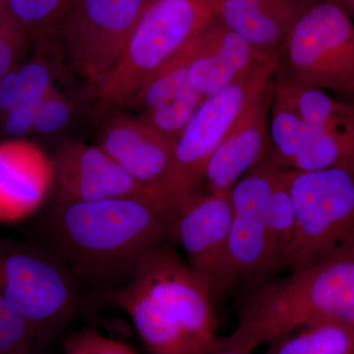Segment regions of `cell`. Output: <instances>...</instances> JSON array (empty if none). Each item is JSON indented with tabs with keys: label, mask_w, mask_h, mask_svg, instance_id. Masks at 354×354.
<instances>
[{
	"label": "cell",
	"mask_w": 354,
	"mask_h": 354,
	"mask_svg": "<svg viewBox=\"0 0 354 354\" xmlns=\"http://www.w3.org/2000/svg\"><path fill=\"white\" fill-rule=\"evenodd\" d=\"M167 223L153 198H113L53 204L43 232L79 283L102 297L127 283L142 258L167 241Z\"/></svg>",
	"instance_id": "1"
},
{
	"label": "cell",
	"mask_w": 354,
	"mask_h": 354,
	"mask_svg": "<svg viewBox=\"0 0 354 354\" xmlns=\"http://www.w3.org/2000/svg\"><path fill=\"white\" fill-rule=\"evenodd\" d=\"M213 291L169 241L142 258L127 283L102 299L127 314L150 354H212Z\"/></svg>",
	"instance_id": "2"
},
{
	"label": "cell",
	"mask_w": 354,
	"mask_h": 354,
	"mask_svg": "<svg viewBox=\"0 0 354 354\" xmlns=\"http://www.w3.org/2000/svg\"><path fill=\"white\" fill-rule=\"evenodd\" d=\"M316 323L354 328V249L258 283L247 295L234 330L223 339L254 351Z\"/></svg>",
	"instance_id": "3"
},
{
	"label": "cell",
	"mask_w": 354,
	"mask_h": 354,
	"mask_svg": "<svg viewBox=\"0 0 354 354\" xmlns=\"http://www.w3.org/2000/svg\"><path fill=\"white\" fill-rule=\"evenodd\" d=\"M75 277L44 244L0 237V297L29 326L39 344L62 337L81 305Z\"/></svg>",
	"instance_id": "4"
},
{
	"label": "cell",
	"mask_w": 354,
	"mask_h": 354,
	"mask_svg": "<svg viewBox=\"0 0 354 354\" xmlns=\"http://www.w3.org/2000/svg\"><path fill=\"white\" fill-rule=\"evenodd\" d=\"M279 57L270 58L220 92L206 97L174 144L171 162L153 191V201L171 216L204 191L205 172L223 137L254 93L274 78Z\"/></svg>",
	"instance_id": "5"
},
{
	"label": "cell",
	"mask_w": 354,
	"mask_h": 354,
	"mask_svg": "<svg viewBox=\"0 0 354 354\" xmlns=\"http://www.w3.org/2000/svg\"><path fill=\"white\" fill-rule=\"evenodd\" d=\"M297 215L295 239L281 271L354 249V169H283Z\"/></svg>",
	"instance_id": "6"
},
{
	"label": "cell",
	"mask_w": 354,
	"mask_h": 354,
	"mask_svg": "<svg viewBox=\"0 0 354 354\" xmlns=\"http://www.w3.org/2000/svg\"><path fill=\"white\" fill-rule=\"evenodd\" d=\"M209 0H153L133 30L115 64L95 86L111 106H128L140 86L179 53L215 17Z\"/></svg>",
	"instance_id": "7"
},
{
	"label": "cell",
	"mask_w": 354,
	"mask_h": 354,
	"mask_svg": "<svg viewBox=\"0 0 354 354\" xmlns=\"http://www.w3.org/2000/svg\"><path fill=\"white\" fill-rule=\"evenodd\" d=\"M297 85L354 99V21L330 0H313L286 38L277 70Z\"/></svg>",
	"instance_id": "8"
},
{
	"label": "cell",
	"mask_w": 354,
	"mask_h": 354,
	"mask_svg": "<svg viewBox=\"0 0 354 354\" xmlns=\"http://www.w3.org/2000/svg\"><path fill=\"white\" fill-rule=\"evenodd\" d=\"M149 0H72L60 28L67 62L95 87L115 64Z\"/></svg>",
	"instance_id": "9"
},
{
	"label": "cell",
	"mask_w": 354,
	"mask_h": 354,
	"mask_svg": "<svg viewBox=\"0 0 354 354\" xmlns=\"http://www.w3.org/2000/svg\"><path fill=\"white\" fill-rule=\"evenodd\" d=\"M232 223L228 195L203 192L183 203L167 223V241L179 246L186 262L213 293L234 283L227 260Z\"/></svg>",
	"instance_id": "10"
},
{
	"label": "cell",
	"mask_w": 354,
	"mask_h": 354,
	"mask_svg": "<svg viewBox=\"0 0 354 354\" xmlns=\"http://www.w3.org/2000/svg\"><path fill=\"white\" fill-rule=\"evenodd\" d=\"M278 167L265 160L241 177L228 193L232 223L227 244L230 277L265 281L272 274L269 208Z\"/></svg>",
	"instance_id": "11"
},
{
	"label": "cell",
	"mask_w": 354,
	"mask_h": 354,
	"mask_svg": "<svg viewBox=\"0 0 354 354\" xmlns=\"http://www.w3.org/2000/svg\"><path fill=\"white\" fill-rule=\"evenodd\" d=\"M55 204L94 202L113 198L149 196L140 185L99 145L70 142L53 158Z\"/></svg>",
	"instance_id": "12"
},
{
	"label": "cell",
	"mask_w": 354,
	"mask_h": 354,
	"mask_svg": "<svg viewBox=\"0 0 354 354\" xmlns=\"http://www.w3.org/2000/svg\"><path fill=\"white\" fill-rule=\"evenodd\" d=\"M274 78L254 93L209 160L205 172L206 192L228 195L242 176L269 160V113Z\"/></svg>",
	"instance_id": "13"
},
{
	"label": "cell",
	"mask_w": 354,
	"mask_h": 354,
	"mask_svg": "<svg viewBox=\"0 0 354 354\" xmlns=\"http://www.w3.org/2000/svg\"><path fill=\"white\" fill-rule=\"evenodd\" d=\"M186 48L188 77L204 97L216 94L270 58L279 55L258 50L216 16Z\"/></svg>",
	"instance_id": "14"
},
{
	"label": "cell",
	"mask_w": 354,
	"mask_h": 354,
	"mask_svg": "<svg viewBox=\"0 0 354 354\" xmlns=\"http://www.w3.org/2000/svg\"><path fill=\"white\" fill-rule=\"evenodd\" d=\"M53 158L25 140L0 143V223H16L41 209L53 191Z\"/></svg>",
	"instance_id": "15"
},
{
	"label": "cell",
	"mask_w": 354,
	"mask_h": 354,
	"mask_svg": "<svg viewBox=\"0 0 354 354\" xmlns=\"http://www.w3.org/2000/svg\"><path fill=\"white\" fill-rule=\"evenodd\" d=\"M186 46L144 81L128 104L174 142L206 99L190 82Z\"/></svg>",
	"instance_id": "16"
},
{
	"label": "cell",
	"mask_w": 354,
	"mask_h": 354,
	"mask_svg": "<svg viewBox=\"0 0 354 354\" xmlns=\"http://www.w3.org/2000/svg\"><path fill=\"white\" fill-rule=\"evenodd\" d=\"M176 142L139 116H116L102 130L99 146L140 185L153 191L171 162Z\"/></svg>",
	"instance_id": "17"
},
{
	"label": "cell",
	"mask_w": 354,
	"mask_h": 354,
	"mask_svg": "<svg viewBox=\"0 0 354 354\" xmlns=\"http://www.w3.org/2000/svg\"><path fill=\"white\" fill-rule=\"evenodd\" d=\"M216 17L258 50L281 55L290 30L313 0H209Z\"/></svg>",
	"instance_id": "18"
},
{
	"label": "cell",
	"mask_w": 354,
	"mask_h": 354,
	"mask_svg": "<svg viewBox=\"0 0 354 354\" xmlns=\"http://www.w3.org/2000/svg\"><path fill=\"white\" fill-rule=\"evenodd\" d=\"M295 106L306 127L314 128L339 138L354 141V104L337 100L319 88L305 87L288 80L277 72L274 75Z\"/></svg>",
	"instance_id": "19"
},
{
	"label": "cell",
	"mask_w": 354,
	"mask_h": 354,
	"mask_svg": "<svg viewBox=\"0 0 354 354\" xmlns=\"http://www.w3.org/2000/svg\"><path fill=\"white\" fill-rule=\"evenodd\" d=\"M72 0H6L1 12L28 44L57 43Z\"/></svg>",
	"instance_id": "20"
},
{
	"label": "cell",
	"mask_w": 354,
	"mask_h": 354,
	"mask_svg": "<svg viewBox=\"0 0 354 354\" xmlns=\"http://www.w3.org/2000/svg\"><path fill=\"white\" fill-rule=\"evenodd\" d=\"M306 125L295 102L274 78L269 113L270 162L290 169L304 144Z\"/></svg>",
	"instance_id": "21"
},
{
	"label": "cell",
	"mask_w": 354,
	"mask_h": 354,
	"mask_svg": "<svg viewBox=\"0 0 354 354\" xmlns=\"http://www.w3.org/2000/svg\"><path fill=\"white\" fill-rule=\"evenodd\" d=\"M263 354H354V328L310 324L272 339Z\"/></svg>",
	"instance_id": "22"
},
{
	"label": "cell",
	"mask_w": 354,
	"mask_h": 354,
	"mask_svg": "<svg viewBox=\"0 0 354 354\" xmlns=\"http://www.w3.org/2000/svg\"><path fill=\"white\" fill-rule=\"evenodd\" d=\"M297 228L295 205L283 169H277L269 208V245L272 272L281 271Z\"/></svg>",
	"instance_id": "23"
},
{
	"label": "cell",
	"mask_w": 354,
	"mask_h": 354,
	"mask_svg": "<svg viewBox=\"0 0 354 354\" xmlns=\"http://www.w3.org/2000/svg\"><path fill=\"white\" fill-rule=\"evenodd\" d=\"M39 344L24 319L0 297V354H28Z\"/></svg>",
	"instance_id": "24"
},
{
	"label": "cell",
	"mask_w": 354,
	"mask_h": 354,
	"mask_svg": "<svg viewBox=\"0 0 354 354\" xmlns=\"http://www.w3.org/2000/svg\"><path fill=\"white\" fill-rule=\"evenodd\" d=\"M62 354H137L127 342L94 329L71 333L62 342Z\"/></svg>",
	"instance_id": "25"
},
{
	"label": "cell",
	"mask_w": 354,
	"mask_h": 354,
	"mask_svg": "<svg viewBox=\"0 0 354 354\" xmlns=\"http://www.w3.org/2000/svg\"><path fill=\"white\" fill-rule=\"evenodd\" d=\"M16 70L20 86V99L16 106L39 104L53 90V70L44 60H32Z\"/></svg>",
	"instance_id": "26"
},
{
	"label": "cell",
	"mask_w": 354,
	"mask_h": 354,
	"mask_svg": "<svg viewBox=\"0 0 354 354\" xmlns=\"http://www.w3.org/2000/svg\"><path fill=\"white\" fill-rule=\"evenodd\" d=\"M72 113V102L53 88L41 102L32 130L43 135L59 132L68 124Z\"/></svg>",
	"instance_id": "27"
},
{
	"label": "cell",
	"mask_w": 354,
	"mask_h": 354,
	"mask_svg": "<svg viewBox=\"0 0 354 354\" xmlns=\"http://www.w3.org/2000/svg\"><path fill=\"white\" fill-rule=\"evenodd\" d=\"M28 46L0 10V80L15 68L21 53Z\"/></svg>",
	"instance_id": "28"
},
{
	"label": "cell",
	"mask_w": 354,
	"mask_h": 354,
	"mask_svg": "<svg viewBox=\"0 0 354 354\" xmlns=\"http://www.w3.org/2000/svg\"><path fill=\"white\" fill-rule=\"evenodd\" d=\"M20 99L19 77L14 68L0 80V111L6 115Z\"/></svg>",
	"instance_id": "29"
},
{
	"label": "cell",
	"mask_w": 354,
	"mask_h": 354,
	"mask_svg": "<svg viewBox=\"0 0 354 354\" xmlns=\"http://www.w3.org/2000/svg\"><path fill=\"white\" fill-rule=\"evenodd\" d=\"M212 354H253V351L232 346L227 344L223 337H220Z\"/></svg>",
	"instance_id": "30"
},
{
	"label": "cell",
	"mask_w": 354,
	"mask_h": 354,
	"mask_svg": "<svg viewBox=\"0 0 354 354\" xmlns=\"http://www.w3.org/2000/svg\"><path fill=\"white\" fill-rule=\"evenodd\" d=\"M330 1L341 6L354 21V0H330Z\"/></svg>",
	"instance_id": "31"
},
{
	"label": "cell",
	"mask_w": 354,
	"mask_h": 354,
	"mask_svg": "<svg viewBox=\"0 0 354 354\" xmlns=\"http://www.w3.org/2000/svg\"><path fill=\"white\" fill-rule=\"evenodd\" d=\"M46 346H43V344H39V346H37L36 348L32 349L31 353H29L28 354H46Z\"/></svg>",
	"instance_id": "32"
},
{
	"label": "cell",
	"mask_w": 354,
	"mask_h": 354,
	"mask_svg": "<svg viewBox=\"0 0 354 354\" xmlns=\"http://www.w3.org/2000/svg\"><path fill=\"white\" fill-rule=\"evenodd\" d=\"M4 3H6V0H0V10L3 8Z\"/></svg>",
	"instance_id": "33"
},
{
	"label": "cell",
	"mask_w": 354,
	"mask_h": 354,
	"mask_svg": "<svg viewBox=\"0 0 354 354\" xmlns=\"http://www.w3.org/2000/svg\"><path fill=\"white\" fill-rule=\"evenodd\" d=\"M349 102H353L354 104V99L351 100V101H349Z\"/></svg>",
	"instance_id": "34"
},
{
	"label": "cell",
	"mask_w": 354,
	"mask_h": 354,
	"mask_svg": "<svg viewBox=\"0 0 354 354\" xmlns=\"http://www.w3.org/2000/svg\"><path fill=\"white\" fill-rule=\"evenodd\" d=\"M149 1L152 2V1H153V0H149Z\"/></svg>",
	"instance_id": "35"
}]
</instances>
